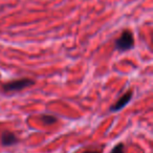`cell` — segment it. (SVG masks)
Instances as JSON below:
<instances>
[{
    "label": "cell",
    "mask_w": 153,
    "mask_h": 153,
    "mask_svg": "<svg viewBox=\"0 0 153 153\" xmlns=\"http://www.w3.org/2000/svg\"><path fill=\"white\" fill-rule=\"evenodd\" d=\"M35 84V81L28 78H23V79L13 80V81L7 82L2 84V90L4 92H15L21 91L22 89L26 87H30Z\"/></svg>",
    "instance_id": "6da1fadb"
},
{
    "label": "cell",
    "mask_w": 153,
    "mask_h": 153,
    "mask_svg": "<svg viewBox=\"0 0 153 153\" xmlns=\"http://www.w3.org/2000/svg\"><path fill=\"white\" fill-rule=\"evenodd\" d=\"M134 46V38L131 30H125L114 42V48L120 51H126Z\"/></svg>",
    "instance_id": "7a4b0ae2"
},
{
    "label": "cell",
    "mask_w": 153,
    "mask_h": 153,
    "mask_svg": "<svg viewBox=\"0 0 153 153\" xmlns=\"http://www.w3.org/2000/svg\"><path fill=\"white\" fill-rule=\"evenodd\" d=\"M132 96H133V94H132L131 90H128L127 92H125V94H124L123 96H122L121 98L117 101V103H115L113 106H111L110 111H112V112H117V111L123 109L124 107H125L126 105L130 102V100L132 99Z\"/></svg>",
    "instance_id": "3957f363"
},
{
    "label": "cell",
    "mask_w": 153,
    "mask_h": 153,
    "mask_svg": "<svg viewBox=\"0 0 153 153\" xmlns=\"http://www.w3.org/2000/svg\"><path fill=\"white\" fill-rule=\"evenodd\" d=\"M0 143L1 145L4 147H10L14 146L18 143V138L13 132L10 131H4L1 134V137H0Z\"/></svg>",
    "instance_id": "277c9868"
},
{
    "label": "cell",
    "mask_w": 153,
    "mask_h": 153,
    "mask_svg": "<svg viewBox=\"0 0 153 153\" xmlns=\"http://www.w3.org/2000/svg\"><path fill=\"white\" fill-rule=\"evenodd\" d=\"M40 119L45 125H53V124H55L56 122H57V117L51 114H43V115H41Z\"/></svg>",
    "instance_id": "5b68a950"
},
{
    "label": "cell",
    "mask_w": 153,
    "mask_h": 153,
    "mask_svg": "<svg viewBox=\"0 0 153 153\" xmlns=\"http://www.w3.org/2000/svg\"><path fill=\"white\" fill-rule=\"evenodd\" d=\"M111 153H124V145L122 144V143L117 144V146L112 149Z\"/></svg>",
    "instance_id": "8992f818"
},
{
    "label": "cell",
    "mask_w": 153,
    "mask_h": 153,
    "mask_svg": "<svg viewBox=\"0 0 153 153\" xmlns=\"http://www.w3.org/2000/svg\"><path fill=\"white\" fill-rule=\"evenodd\" d=\"M83 153H101L99 151H94V150H87V151H84Z\"/></svg>",
    "instance_id": "52a82bcc"
}]
</instances>
